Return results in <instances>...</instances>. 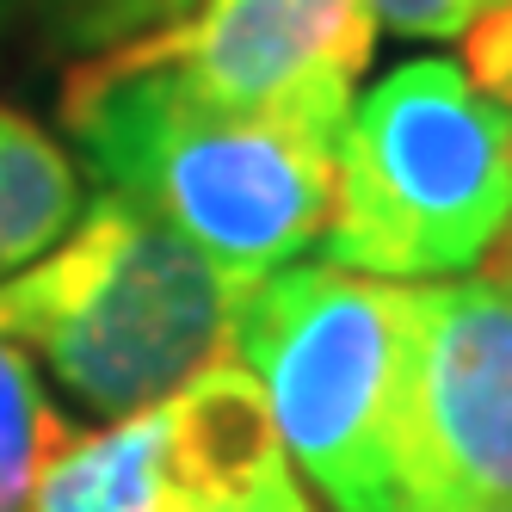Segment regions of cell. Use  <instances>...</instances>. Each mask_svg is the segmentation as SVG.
<instances>
[{
    "mask_svg": "<svg viewBox=\"0 0 512 512\" xmlns=\"http://www.w3.org/2000/svg\"><path fill=\"white\" fill-rule=\"evenodd\" d=\"M31 512H321L284 457L266 395L241 364H216L142 414L75 438Z\"/></svg>",
    "mask_w": 512,
    "mask_h": 512,
    "instance_id": "cell-5",
    "label": "cell"
},
{
    "mask_svg": "<svg viewBox=\"0 0 512 512\" xmlns=\"http://www.w3.org/2000/svg\"><path fill=\"white\" fill-rule=\"evenodd\" d=\"M130 50L235 118L340 136L377 50V13L371 0H198Z\"/></svg>",
    "mask_w": 512,
    "mask_h": 512,
    "instance_id": "cell-7",
    "label": "cell"
},
{
    "mask_svg": "<svg viewBox=\"0 0 512 512\" xmlns=\"http://www.w3.org/2000/svg\"><path fill=\"white\" fill-rule=\"evenodd\" d=\"M38 7H68V0H0V38H7L13 25H25Z\"/></svg>",
    "mask_w": 512,
    "mask_h": 512,
    "instance_id": "cell-13",
    "label": "cell"
},
{
    "mask_svg": "<svg viewBox=\"0 0 512 512\" xmlns=\"http://www.w3.org/2000/svg\"><path fill=\"white\" fill-rule=\"evenodd\" d=\"M81 198V173L62 142L0 105V284L50 260L81 229Z\"/></svg>",
    "mask_w": 512,
    "mask_h": 512,
    "instance_id": "cell-8",
    "label": "cell"
},
{
    "mask_svg": "<svg viewBox=\"0 0 512 512\" xmlns=\"http://www.w3.org/2000/svg\"><path fill=\"white\" fill-rule=\"evenodd\" d=\"M463 44H469V75L482 81L500 105H512V19L500 13H482L469 31H463Z\"/></svg>",
    "mask_w": 512,
    "mask_h": 512,
    "instance_id": "cell-12",
    "label": "cell"
},
{
    "mask_svg": "<svg viewBox=\"0 0 512 512\" xmlns=\"http://www.w3.org/2000/svg\"><path fill=\"white\" fill-rule=\"evenodd\" d=\"M247 278L105 192L50 260L0 284V334L99 420L142 414L229 364Z\"/></svg>",
    "mask_w": 512,
    "mask_h": 512,
    "instance_id": "cell-2",
    "label": "cell"
},
{
    "mask_svg": "<svg viewBox=\"0 0 512 512\" xmlns=\"http://www.w3.org/2000/svg\"><path fill=\"white\" fill-rule=\"evenodd\" d=\"M235 364L260 383L284 457L334 512H401L408 284L327 260L247 290Z\"/></svg>",
    "mask_w": 512,
    "mask_h": 512,
    "instance_id": "cell-4",
    "label": "cell"
},
{
    "mask_svg": "<svg viewBox=\"0 0 512 512\" xmlns=\"http://www.w3.org/2000/svg\"><path fill=\"white\" fill-rule=\"evenodd\" d=\"M62 124L105 192L161 216L247 284L297 266L334 210L340 136L204 105L130 44L68 75Z\"/></svg>",
    "mask_w": 512,
    "mask_h": 512,
    "instance_id": "cell-1",
    "label": "cell"
},
{
    "mask_svg": "<svg viewBox=\"0 0 512 512\" xmlns=\"http://www.w3.org/2000/svg\"><path fill=\"white\" fill-rule=\"evenodd\" d=\"M488 13H500V19H512V0H488Z\"/></svg>",
    "mask_w": 512,
    "mask_h": 512,
    "instance_id": "cell-14",
    "label": "cell"
},
{
    "mask_svg": "<svg viewBox=\"0 0 512 512\" xmlns=\"http://www.w3.org/2000/svg\"><path fill=\"white\" fill-rule=\"evenodd\" d=\"M512 235V105L451 56H414L358 93L334 149L321 260L432 284L482 266Z\"/></svg>",
    "mask_w": 512,
    "mask_h": 512,
    "instance_id": "cell-3",
    "label": "cell"
},
{
    "mask_svg": "<svg viewBox=\"0 0 512 512\" xmlns=\"http://www.w3.org/2000/svg\"><path fill=\"white\" fill-rule=\"evenodd\" d=\"M198 0H68V19H62V44L68 50H118L130 38H142V31H161L173 25L179 13H192Z\"/></svg>",
    "mask_w": 512,
    "mask_h": 512,
    "instance_id": "cell-10",
    "label": "cell"
},
{
    "mask_svg": "<svg viewBox=\"0 0 512 512\" xmlns=\"http://www.w3.org/2000/svg\"><path fill=\"white\" fill-rule=\"evenodd\" d=\"M75 445L25 346L0 334V512H31L50 463Z\"/></svg>",
    "mask_w": 512,
    "mask_h": 512,
    "instance_id": "cell-9",
    "label": "cell"
},
{
    "mask_svg": "<svg viewBox=\"0 0 512 512\" xmlns=\"http://www.w3.org/2000/svg\"><path fill=\"white\" fill-rule=\"evenodd\" d=\"M401 512H512V260L408 284Z\"/></svg>",
    "mask_w": 512,
    "mask_h": 512,
    "instance_id": "cell-6",
    "label": "cell"
},
{
    "mask_svg": "<svg viewBox=\"0 0 512 512\" xmlns=\"http://www.w3.org/2000/svg\"><path fill=\"white\" fill-rule=\"evenodd\" d=\"M377 31H395V38H463V31L488 13V0H371Z\"/></svg>",
    "mask_w": 512,
    "mask_h": 512,
    "instance_id": "cell-11",
    "label": "cell"
}]
</instances>
